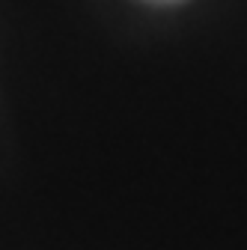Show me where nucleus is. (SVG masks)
Masks as SVG:
<instances>
[]
</instances>
